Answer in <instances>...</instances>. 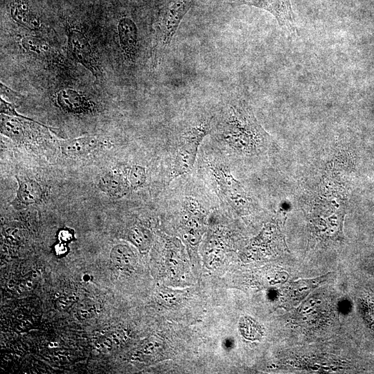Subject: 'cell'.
<instances>
[{
  "mask_svg": "<svg viewBox=\"0 0 374 374\" xmlns=\"http://www.w3.org/2000/svg\"><path fill=\"white\" fill-rule=\"evenodd\" d=\"M215 131L226 145L243 154L258 153L271 141L250 106L242 99L226 103L217 118Z\"/></svg>",
  "mask_w": 374,
  "mask_h": 374,
  "instance_id": "6da1fadb",
  "label": "cell"
},
{
  "mask_svg": "<svg viewBox=\"0 0 374 374\" xmlns=\"http://www.w3.org/2000/svg\"><path fill=\"white\" fill-rule=\"evenodd\" d=\"M182 215L186 239L191 245H196L203 231L204 209L195 198L186 197L183 203Z\"/></svg>",
  "mask_w": 374,
  "mask_h": 374,
  "instance_id": "8992f818",
  "label": "cell"
},
{
  "mask_svg": "<svg viewBox=\"0 0 374 374\" xmlns=\"http://www.w3.org/2000/svg\"><path fill=\"white\" fill-rule=\"evenodd\" d=\"M211 118L200 117L185 128L176 152L169 182L191 170L199 147L211 130Z\"/></svg>",
  "mask_w": 374,
  "mask_h": 374,
  "instance_id": "7a4b0ae2",
  "label": "cell"
},
{
  "mask_svg": "<svg viewBox=\"0 0 374 374\" xmlns=\"http://www.w3.org/2000/svg\"><path fill=\"white\" fill-rule=\"evenodd\" d=\"M21 44L27 52L41 59H51L55 54L48 43L38 37H25L21 39Z\"/></svg>",
  "mask_w": 374,
  "mask_h": 374,
  "instance_id": "5bb4252c",
  "label": "cell"
},
{
  "mask_svg": "<svg viewBox=\"0 0 374 374\" xmlns=\"http://www.w3.org/2000/svg\"><path fill=\"white\" fill-rule=\"evenodd\" d=\"M120 44L126 55H134L137 42V29L135 24L129 18H122L118 25Z\"/></svg>",
  "mask_w": 374,
  "mask_h": 374,
  "instance_id": "8fae6325",
  "label": "cell"
},
{
  "mask_svg": "<svg viewBox=\"0 0 374 374\" xmlns=\"http://www.w3.org/2000/svg\"><path fill=\"white\" fill-rule=\"evenodd\" d=\"M125 173L132 190L141 187L146 181V170L141 166L133 165L127 169Z\"/></svg>",
  "mask_w": 374,
  "mask_h": 374,
  "instance_id": "e0dca14e",
  "label": "cell"
},
{
  "mask_svg": "<svg viewBox=\"0 0 374 374\" xmlns=\"http://www.w3.org/2000/svg\"><path fill=\"white\" fill-rule=\"evenodd\" d=\"M10 15L17 23L30 30H37L41 26L39 19L24 0H15L12 3Z\"/></svg>",
  "mask_w": 374,
  "mask_h": 374,
  "instance_id": "9c48e42d",
  "label": "cell"
},
{
  "mask_svg": "<svg viewBox=\"0 0 374 374\" xmlns=\"http://www.w3.org/2000/svg\"><path fill=\"white\" fill-rule=\"evenodd\" d=\"M69 50L75 60L98 78L100 68L95 59L90 43L84 34L75 28L68 29Z\"/></svg>",
  "mask_w": 374,
  "mask_h": 374,
  "instance_id": "5b68a950",
  "label": "cell"
},
{
  "mask_svg": "<svg viewBox=\"0 0 374 374\" xmlns=\"http://www.w3.org/2000/svg\"><path fill=\"white\" fill-rule=\"evenodd\" d=\"M128 240L140 251H147L152 242V234L150 231L139 225L132 227L127 233Z\"/></svg>",
  "mask_w": 374,
  "mask_h": 374,
  "instance_id": "2e32d148",
  "label": "cell"
},
{
  "mask_svg": "<svg viewBox=\"0 0 374 374\" xmlns=\"http://www.w3.org/2000/svg\"><path fill=\"white\" fill-rule=\"evenodd\" d=\"M98 186L101 191L116 197H121L132 190L126 173L119 170H112L103 175Z\"/></svg>",
  "mask_w": 374,
  "mask_h": 374,
  "instance_id": "ba28073f",
  "label": "cell"
},
{
  "mask_svg": "<svg viewBox=\"0 0 374 374\" xmlns=\"http://www.w3.org/2000/svg\"><path fill=\"white\" fill-rule=\"evenodd\" d=\"M103 142L97 136H82L63 141L60 144L62 152L70 157L86 156L101 147Z\"/></svg>",
  "mask_w": 374,
  "mask_h": 374,
  "instance_id": "52a82bcc",
  "label": "cell"
},
{
  "mask_svg": "<svg viewBox=\"0 0 374 374\" xmlns=\"http://www.w3.org/2000/svg\"><path fill=\"white\" fill-rule=\"evenodd\" d=\"M1 94L6 95L10 97H19L20 94L15 92L11 90L10 88L7 87L5 84L1 82Z\"/></svg>",
  "mask_w": 374,
  "mask_h": 374,
  "instance_id": "d6986e66",
  "label": "cell"
},
{
  "mask_svg": "<svg viewBox=\"0 0 374 374\" xmlns=\"http://www.w3.org/2000/svg\"><path fill=\"white\" fill-rule=\"evenodd\" d=\"M57 100L61 107L69 112L81 113L87 107L86 100L76 91L71 89L60 91Z\"/></svg>",
  "mask_w": 374,
  "mask_h": 374,
  "instance_id": "7c38bea8",
  "label": "cell"
},
{
  "mask_svg": "<svg viewBox=\"0 0 374 374\" xmlns=\"http://www.w3.org/2000/svg\"><path fill=\"white\" fill-rule=\"evenodd\" d=\"M267 6L274 12L287 15L293 12L290 0H265Z\"/></svg>",
  "mask_w": 374,
  "mask_h": 374,
  "instance_id": "ac0fdd59",
  "label": "cell"
},
{
  "mask_svg": "<svg viewBox=\"0 0 374 374\" xmlns=\"http://www.w3.org/2000/svg\"><path fill=\"white\" fill-rule=\"evenodd\" d=\"M197 0H166L155 25L154 55L156 61L170 46L181 20Z\"/></svg>",
  "mask_w": 374,
  "mask_h": 374,
  "instance_id": "3957f363",
  "label": "cell"
},
{
  "mask_svg": "<svg viewBox=\"0 0 374 374\" xmlns=\"http://www.w3.org/2000/svg\"><path fill=\"white\" fill-rule=\"evenodd\" d=\"M19 181V188L17 190L15 205H30L42 200L43 191L41 186L35 180L25 179Z\"/></svg>",
  "mask_w": 374,
  "mask_h": 374,
  "instance_id": "30bf717a",
  "label": "cell"
},
{
  "mask_svg": "<svg viewBox=\"0 0 374 374\" xmlns=\"http://www.w3.org/2000/svg\"><path fill=\"white\" fill-rule=\"evenodd\" d=\"M112 264L118 269H130L136 263V256L132 250L125 244L114 246L110 252Z\"/></svg>",
  "mask_w": 374,
  "mask_h": 374,
  "instance_id": "9a60e30c",
  "label": "cell"
},
{
  "mask_svg": "<svg viewBox=\"0 0 374 374\" xmlns=\"http://www.w3.org/2000/svg\"><path fill=\"white\" fill-rule=\"evenodd\" d=\"M1 133L13 141L20 143L25 141L26 131L25 126L16 118L1 115Z\"/></svg>",
  "mask_w": 374,
  "mask_h": 374,
  "instance_id": "4fadbf2b",
  "label": "cell"
},
{
  "mask_svg": "<svg viewBox=\"0 0 374 374\" xmlns=\"http://www.w3.org/2000/svg\"><path fill=\"white\" fill-rule=\"evenodd\" d=\"M211 171L215 180L221 197L231 207L243 211L248 208L249 201L241 184L236 180L226 167L214 164Z\"/></svg>",
  "mask_w": 374,
  "mask_h": 374,
  "instance_id": "277c9868",
  "label": "cell"
}]
</instances>
